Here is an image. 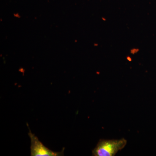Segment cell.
Listing matches in <instances>:
<instances>
[{"instance_id": "1", "label": "cell", "mask_w": 156, "mask_h": 156, "mask_svg": "<svg viewBox=\"0 0 156 156\" xmlns=\"http://www.w3.org/2000/svg\"><path fill=\"white\" fill-rule=\"evenodd\" d=\"M127 144L124 138L120 140H101L96 147L92 151V155L95 156H114L119 151L124 148Z\"/></svg>"}, {"instance_id": "2", "label": "cell", "mask_w": 156, "mask_h": 156, "mask_svg": "<svg viewBox=\"0 0 156 156\" xmlns=\"http://www.w3.org/2000/svg\"><path fill=\"white\" fill-rule=\"evenodd\" d=\"M31 140V156H59L64 155V148L61 152L53 151L45 147L37 136L32 133L30 130L28 133Z\"/></svg>"}, {"instance_id": "3", "label": "cell", "mask_w": 156, "mask_h": 156, "mask_svg": "<svg viewBox=\"0 0 156 156\" xmlns=\"http://www.w3.org/2000/svg\"><path fill=\"white\" fill-rule=\"evenodd\" d=\"M139 51V49H133L131 50V54H134L135 53H137Z\"/></svg>"}, {"instance_id": "4", "label": "cell", "mask_w": 156, "mask_h": 156, "mask_svg": "<svg viewBox=\"0 0 156 156\" xmlns=\"http://www.w3.org/2000/svg\"><path fill=\"white\" fill-rule=\"evenodd\" d=\"M128 58V60H129V61H131V58H130V57H129V56L128 57V58Z\"/></svg>"}]
</instances>
